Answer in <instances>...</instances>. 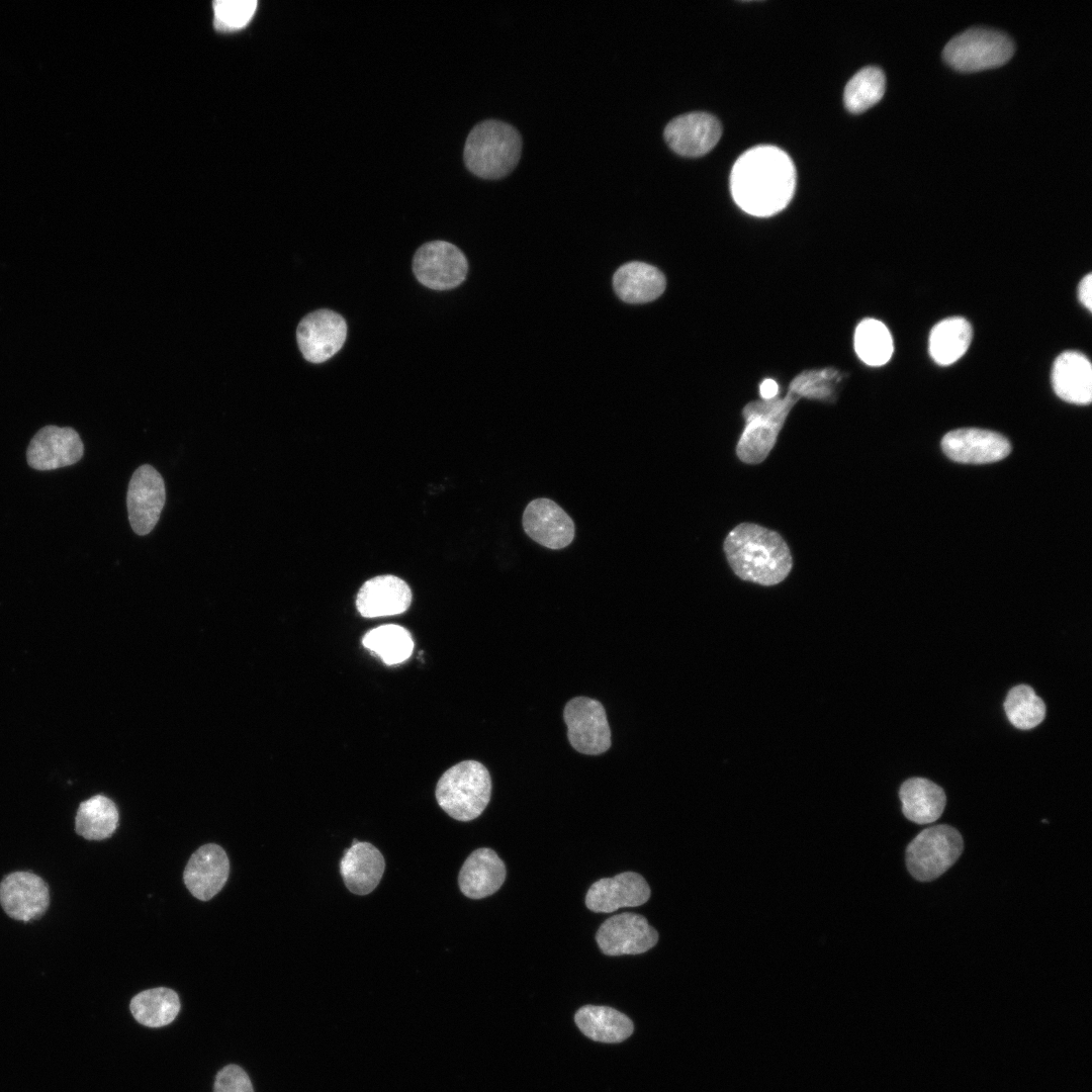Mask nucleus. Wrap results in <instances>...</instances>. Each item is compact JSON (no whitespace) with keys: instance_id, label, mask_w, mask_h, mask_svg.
<instances>
[{"instance_id":"obj_37","label":"nucleus","mask_w":1092,"mask_h":1092,"mask_svg":"<svg viewBox=\"0 0 1092 1092\" xmlns=\"http://www.w3.org/2000/svg\"><path fill=\"white\" fill-rule=\"evenodd\" d=\"M1078 296L1082 304L1091 311L1092 309V274L1082 278L1078 287Z\"/></svg>"},{"instance_id":"obj_18","label":"nucleus","mask_w":1092,"mask_h":1092,"mask_svg":"<svg viewBox=\"0 0 1092 1092\" xmlns=\"http://www.w3.org/2000/svg\"><path fill=\"white\" fill-rule=\"evenodd\" d=\"M229 874L230 860L224 849L218 844L207 843L190 856L183 881L194 898L208 901L223 888Z\"/></svg>"},{"instance_id":"obj_33","label":"nucleus","mask_w":1092,"mask_h":1092,"mask_svg":"<svg viewBox=\"0 0 1092 1092\" xmlns=\"http://www.w3.org/2000/svg\"><path fill=\"white\" fill-rule=\"evenodd\" d=\"M1004 711L1014 727L1028 730L1042 722L1045 705L1031 687L1019 685L1009 690L1004 701Z\"/></svg>"},{"instance_id":"obj_20","label":"nucleus","mask_w":1092,"mask_h":1092,"mask_svg":"<svg viewBox=\"0 0 1092 1092\" xmlns=\"http://www.w3.org/2000/svg\"><path fill=\"white\" fill-rule=\"evenodd\" d=\"M412 603L407 583L395 575H378L365 581L356 597L361 616L376 618L404 613Z\"/></svg>"},{"instance_id":"obj_32","label":"nucleus","mask_w":1092,"mask_h":1092,"mask_svg":"<svg viewBox=\"0 0 1092 1092\" xmlns=\"http://www.w3.org/2000/svg\"><path fill=\"white\" fill-rule=\"evenodd\" d=\"M886 77L875 66H868L856 72L844 88L845 107L852 113H860L876 104L884 95Z\"/></svg>"},{"instance_id":"obj_3","label":"nucleus","mask_w":1092,"mask_h":1092,"mask_svg":"<svg viewBox=\"0 0 1092 1092\" xmlns=\"http://www.w3.org/2000/svg\"><path fill=\"white\" fill-rule=\"evenodd\" d=\"M521 151V135L514 126L500 120L487 119L474 125L468 133L463 160L466 168L475 176L499 179L516 167Z\"/></svg>"},{"instance_id":"obj_22","label":"nucleus","mask_w":1092,"mask_h":1092,"mask_svg":"<svg viewBox=\"0 0 1092 1092\" xmlns=\"http://www.w3.org/2000/svg\"><path fill=\"white\" fill-rule=\"evenodd\" d=\"M506 879V867L490 848H478L464 861L458 884L468 898L481 899L495 893Z\"/></svg>"},{"instance_id":"obj_36","label":"nucleus","mask_w":1092,"mask_h":1092,"mask_svg":"<svg viewBox=\"0 0 1092 1092\" xmlns=\"http://www.w3.org/2000/svg\"><path fill=\"white\" fill-rule=\"evenodd\" d=\"M214 1092H254L247 1073L236 1065L222 1068L214 1081Z\"/></svg>"},{"instance_id":"obj_30","label":"nucleus","mask_w":1092,"mask_h":1092,"mask_svg":"<svg viewBox=\"0 0 1092 1092\" xmlns=\"http://www.w3.org/2000/svg\"><path fill=\"white\" fill-rule=\"evenodd\" d=\"M362 643L387 665L405 661L414 650L411 633L405 628L394 624L382 625L368 631Z\"/></svg>"},{"instance_id":"obj_21","label":"nucleus","mask_w":1092,"mask_h":1092,"mask_svg":"<svg viewBox=\"0 0 1092 1092\" xmlns=\"http://www.w3.org/2000/svg\"><path fill=\"white\" fill-rule=\"evenodd\" d=\"M385 860L379 849L369 842L354 840L340 861V872L347 889L356 895H367L379 884Z\"/></svg>"},{"instance_id":"obj_26","label":"nucleus","mask_w":1092,"mask_h":1092,"mask_svg":"<svg viewBox=\"0 0 1092 1092\" xmlns=\"http://www.w3.org/2000/svg\"><path fill=\"white\" fill-rule=\"evenodd\" d=\"M574 1020L584 1035L601 1042L623 1041L634 1029L628 1016L608 1006H582L575 1013Z\"/></svg>"},{"instance_id":"obj_24","label":"nucleus","mask_w":1092,"mask_h":1092,"mask_svg":"<svg viewBox=\"0 0 1092 1092\" xmlns=\"http://www.w3.org/2000/svg\"><path fill=\"white\" fill-rule=\"evenodd\" d=\"M665 285V277L659 269L637 261L621 266L613 277L617 295L634 304L655 300L663 293Z\"/></svg>"},{"instance_id":"obj_2","label":"nucleus","mask_w":1092,"mask_h":1092,"mask_svg":"<svg viewBox=\"0 0 1092 1092\" xmlns=\"http://www.w3.org/2000/svg\"><path fill=\"white\" fill-rule=\"evenodd\" d=\"M724 551L738 577L761 585L783 581L793 564L790 549L780 534L750 523L736 526L727 535Z\"/></svg>"},{"instance_id":"obj_38","label":"nucleus","mask_w":1092,"mask_h":1092,"mask_svg":"<svg viewBox=\"0 0 1092 1092\" xmlns=\"http://www.w3.org/2000/svg\"><path fill=\"white\" fill-rule=\"evenodd\" d=\"M779 384L776 380L767 378L764 379L759 385L760 399H772L779 396Z\"/></svg>"},{"instance_id":"obj_35","label":"nucleus","mask_w":1092,"mask_h":1092,"mask_svg":"<svg viewBox=\"0 0 1092 1092\" xmlns=\"http://www.w3.org/2000/svg\"><path fill=\"white\" fill-rule=\"evenodd\" d=\"M257 5L255 0H217L213 2L214 24L221 30L242 28L253 17Z\"/></svg>"},{"instance_id":"obj_29","label":"nucleus","mask_w":1092,"mask_h":1092,"mask_svg":"<svg viewBox=\"0 0 1092 1092\" xmlns=\"http://www.w3.org/2000/svg\"><path fill=\"white\" fill-rule=\"evenodd\" d=\"M129 1008L139 1023L148 1027H162L176 1018L180 1001L174 990L157 987L133 996Z\"/></svg>"},{"instance_id":"obj_19","label":"nucleus","mask_w":1092,"mask_h":1092,"mask_svg":"<svg viewBox=\"0 0 1092 1092\" xmlns=\"http://www.w3.org/2000/svg\"><path fill=\"white\" fill-rule=\"evenodd\" d=\"M650 888L645 879L634 872L595 882L585 896L586 907L594 912L611 913L623 907H636L648 901Z\"/></svg>"},{"instance_id":"obj_10","label":"nucleus","mask_w":1092,"mask_h":1092,"mask_svg":"<svg viewBox=\"0 0 1092 1092\" xmlns=\"http://www.w3.org/2000/svg\"><path fill=\"white\" fill-rule=\"evenodd\" d=\"M166 500L162 475L151 465L133 472L127 489L128 520L133 532L144 536L157 525Z\"/></svg>"},{"instance_id":"obj_27","label":"nucleus","mask_w":1092,"mask_h":1092,"mask_svg":"<svg viewBox=\"0 0 1092 1092\" xmlns=\"http://www.w3.org/2000/svg\"><path fill=\"white\" fill-rule=\"evenodd\" d=\"M972 327L962 316H950L937 323L929 335V354L938 365H950L968 350Z\"/></svg>"},{"instance_id":"obj_9","label":"nucleus","mask_w":1092,"mask_h":1092,"mask_svg":"<svg viewBox=\"0 0 1092 1092\" xmlns=\"http://www.w3.org/2000/svg\"><path fill=\"white\" fill-rule=\"evenodd\" d=\"M413 270L423 285L434 290H447L464 281L468 263L464 254L453 244L433 241L418 249Z\"/></svg>"},{"instance_id":"obj_1","label":"nucleus","mask_w":1092,"mask_h":1092,"mask_svg":"<svg viewBox=\"0 0 1092 1092\" xmlns=\"http://www.w3.org/2000/svg\"><path fill=\"white\" fill-rule=\"evenodd\" d=\"M736 204L755 216H770L791 201L796 170L791 158L772 146H758L742 154L730 176Z\"/></svg>"},{"instance_id":"obj_23","label":"nucleus","mask_w":1092,"mask_h":1092,"mask_svg":"<svg viewBox=\"0 0 1092 1092\" xmlns=\"http://www.w3.org/2000/svg\"><path fill=\"white\" fill-rule=\"evenodd\" d=\"M1056 394L1065 401L1088 404L1092 399V368L1088 358L1076 351L1057 357L1052 371Z\"/></svg>"},{"instance_id":"obj_31","label":"nucleus","mask_w":1092,"mask_h":1092,"mask_svg":"<svg viewBox=\"0 0 1092 1092\" xmlns=\"http://www.w3.org/2000/svg\"><path fill=\"white\" fill-rule=\"evenodd\" d=\"M854 350L858 358L870 366L886 364L893 354V339L889 329L880 321L866 318L854 333Z\"/></svg>"},{"instance_id":"obj_15","label":"nucleus","mask_w":1092,"mask_h":1092,"mask_svg":"<svg viewBox=\"0 0 1092 1092\" xmlns=\"http://www.w3.org/2000/svg\"><path fill=\"white\" fill-rule=\"evenodd\" d=\"M722 134L720 121L707 112H689L671 119L664 128L669 148L684 157H700L710 152Z\"/></svg>"},{"instance_id":"obj_8","label":"nucleus","mask_w":1092,"mask_h":1092,"mask_svg":"<svg viewBox=\"0 0 1092 1092\" xmlns=\"http://www.w3.org/2000/svg\"><path fill=\"white\" fill-rule=\"evenodd\" d=\"M571 746L583 754L597 755L611 746V730L604 706L597 700L577 697L563 712Z\"/></svg>"},{"instance_id":"obj_5","label":"nucleus","mask_w":1092,"mask_h":1092,"mask_svg":"<svg viewBox=\"0 0 1092 1092\" xmlns=\"http://www.w3.org/2000/svg\"><path fill=\"white\" fill-rule=\"evenodd\" d=\"M799 396L788 388L785 397L759 399L747 403L742 416L745 428L739 438L736 453L747 464L762 462L776 444L777 437Z\"/></svg>"},{"instance_id":"obj_14","label":"nucleus","mask_w":1092,"mask_h":1092,"mask_svg":"<svg viewBox=\"0 0 1092 1092\" xmlns=\"http://www.w3.org/2000/svg\"><path fill=\"white\" fill-rule=\"evenodd\" d=\"M522 525L532 540L551 550L567 547L575 536L572 519L560 506L546 497L533 499L526 506Z\"/></svg>"},{"instance_id":"obj_17","label":"nucleus","mask_w":1092,"mask_h":1092,"mask_svg":"<svg viewBox=\"0 0 1092 1092\" xmlns=\"http://www.w3.org/2000/svg\"><path fill=\"white\" fill-rule=\"evenodd\" d=\"M941 448L949 459L965 464L996 462L1011 450L1009 441L1002 435L977 428L950 431L942 438Z\"/></svg>"},{"instance_id":"obj_16","label":"nucleus","mask_w":1092,"mask_h":1092,"mask_svg":"<svg viewBox=\"0 0 1092 1092\" xmlns=\"http://www.w3.org/2000/svg\"><path fill=\"white\" fill-rule=\"evenodd\" d=\"M83 453V442L74 429L46 426L31 439L26 459L34 469L53 470L77 463Z\"/></svg>"},{"instance_id":"obj_13","label":"nucleus","mask_w":1092,"mask_h":1092,"mask_svg":"<svg viewBox=\"0 0 1092 1092\" xmlns=\"http://www.w3.org/2000/svg\"><path fill=\"white\" fill-rule=\"evenodd\" d=\"M0 905L12 919L24 922L37 919L50 905L49 887L31 872H13L0 882Z\"/></svg>"},{"instance_id":"obj_11","label":"nucleus","mask_w":1092,"mask_h":1092,"mask_svg":"<svg viewBox=\"0 0 1092 1092\" xmlns=\"http://www.w3.org/2000/svg\"><path fill=\"white\" fill-rule=\"evenodd\" d=\"M346 337V321L330 309L306 314L296 330L299 350L311 363H323L334 356L344 345Z\"/></svg>"},{"instance_id":"obj_25","label":"nucleus","mask_w":1092,"mask_h":1092,"mask_svg":"<svg viewBox=\"0 0 1092 1092\" xmlns=\"http://www.w3.org/2000/svg\"><path fill=\"white\" fill-rule=\"evenodd\" d=\"M905 817L917 824H929L942 814L946 797L944 791L924 778L904 782L899 791Z\"/></svg>"},{"instance_id":"obj_34","label":"nucleus","mask_w":1092,"mask_h":1092,"mask_svg":"<svg viewBox=\"0 0 1092 1092\" xmlns=\"http://www.w3.org/2000/svg\"><path fill=\"white\" fill-rule=\"evenodd\" d=\"M841 380L842 374L835 368L810 369L796 375L790 382L789 389L799 398L831 402Z\"/></svg>"},{"instance_id":"obj_6","label":"nucleus","mask_w":1092,"mask_h":1092,"mask_svg":"<svg viewBox=\"0 0 1092 1092\" xmlns=\"http://www.w3.org/2000/svg\"><path fill=\"white\" fill-rule=\"evenodd\" d=\"M1014 53L1011 37L1003 31L970 27L953 37L942 51L944 61L960 71H977L1006 63Z\"/></svg>"},{"instance_id":"obj_7","label":"nucleus","mask_w":1092,"mask_h":1092,"mask_svg":"<svg viewBox=\"0 0 1092 1092\" xmlns=\"http://www.w3.org/2000/svg\"><path fill=\"white\" fill-rule=\"evenodd\" d=\"M963 847V838L953 827L944 824L928 827L908 844L907 869L918 881L934 880L957 861Z\"/></svg>"},{"instance_id":"obj_4","label":"nucleus","mask_w":1092,"mask_h":1092,"mask_svg":"<svg viewBox=\"0 0 1092 1092\" xmlns=\"http://www.w3.org/2000/svg\"><path fill=\"white\" fill-rule=\"evenodd\" d=\"M490 795V775L476 760H464L450 767L436 786L439 806L459 821L477 818L487 806Z\"/></svg>"},{"instance_id":"obj_28","label":"nucleus","mask_w":1092,"mask_h":1092,"mask_svg":"<svg viewBox=\"0 0 1092 1092\" xmlns=\"http://www.w3.org/2000/svg\"><path fill=\"white\" fill-rule=\"evenodd\" d=\"M118 821L119 813L113 801L103 795H95L79 805L75 831L87 840H103L112 836Z\"/></svg>"},{"instance_id":"obj_12","label":"nucleus","mask_w":1092,"mask_h":1092,"mask_svg":"<svg viewBox=\"0 0 1092 1092\" xmlns=\"http://www.w3.org/2000/svg\"><path fill=\"white\" fill-rule=\"evenodd\" d=\"M596 939L607 956L638 954L656 944L658 933L644 916L625 912L603 922Z\"/></svg>"}]
</instances>
